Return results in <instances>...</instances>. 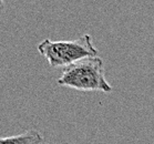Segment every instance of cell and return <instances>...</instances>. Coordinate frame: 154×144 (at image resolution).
<instances>
[{
	"instance_id": "4",
	"label": "cell",
	"mask_w": 154,
	"mask_h": 144,
	"mask_svg": "<svg viewBox=\"0 0 154 144\" xmlns=\"http://www.w3.org/2000/svg\"><path fill=\"white\" fill-rule=\"evenodd\" d=\"M5 9V1L4 0H0V14L4 11Z\"/></svg>"
},
{
	"instance_id": "1",
	"label": "cell",
	"mask_w": 154,
	"mask_h": 144,
	"mask_svg": "<svg viewBox=\"0 0 154 144\" xmlns=\"http://www.w3.org/2000/svg\"><path fill=\"white\" fill-rule=\"evenodd\" d=\"M57 83L82 92L110 93L112 85L105 79L104 63L100 57H89L63 68Z\"/></svg>"
},
{
	"instance_id": "2",
	"label": "cell",
	"mask_w": 154,
	"mask_h": 144,
	"mask_svg": "<svg viewBox=\"0 0 154 144\" xmlns=\"http://www.w3.org/2000/svg\"><path fill=\"white\" fill-rule=\"evenodd\" d=\"M38 52L52 68H66L89 57L98 56V49L93 44L90 35H83L77 40L53 41L46 39L37 47Z\"/></svg>"
},
{
	"instance_id": "3",
	"label": "cell",
	"mask_w": 154,
	"mask_h": 144,
	"mask_svg": "<svg viewBox=\"0 0 154 144\" xmlns=\"http://www.w3.org/2000/svg\"><path fill=\"white\" fill-rule=\"evenodd\" d=\"M45 139L39 130L30 129L12 136L0 137V144H43Z\"/></svg>"
}]
</instances>
